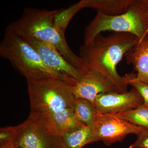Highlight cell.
I'll use <instances>...</instances> for the list:
<instances>
[{
    "instance_id": "1",
    "label": "cell",
    "mask_w": 148,
    "mask_h": 148,
    "mask_svg": "<svg viewBox=\"0 0 148 148\" xmlns=\"http://www.w3.org/2000/svg\"><path fill=\"white\" fill-rule=\"evenodd\" d=\"M27 80L31 107L29 116L57 135L81 125L74 114L76 98L73 86L60 79Z\"/></svg>"
},
{
    "instance_id": "2",
    "label": "cell",
    "mask_w": 148,
    "mask_h": 148,
    "mask_svg": "<svg viewBox=\"0 0 148 148\" xmlns=\"http://www.w3.org/2000/svg\"><path fill=\"white\" fill-rule=\"evenodd\" d=\"M138 42V38L129 33L114 32L107 36L100 34L91 43L80 47L79 56L87 71L100 72L124 92L127 86L117 71V66Z\"/></svg>"
},
{
    "instance_id": "3",
    "label": "cell",
    "mask_w": 148,
    "mask_h": 148,
    "mask_svg": "<svg viewBox=\"0 0 148 148\" xmlns=\"http://www.w3.org/2000/svg\"><path fill=\"white\" fill-rule=\"evenodd\" d=\"M57 10L26 8L18 20L12 22L7 28L24 38H33L53 46L69 62L85 73L84 62L72 51L67 43L65 34L55 25Z\"/></svg>"
},
{
    "instance_id": "4",
    "label": "cell",
    "mask_w": 148,
    "mask_h": 148,
    "mask_svg": "<svg viewBox=\"0 0 148 148\" xmlns=\"http://www.w3.org/2000/svg\"><path fill=\"white\" fill-rule=\"evenodd\" d=\"M0 56L9 61L27 80H61L45 65L36 51L24 38L8 28L0 44Z\"/></svg>"
},
{
    "instance_id": "5",
    "label": "cell",
    "mask_w": 148,
    "mask_h": 148,
    "mask_svg": "<svg viewBox=\"0 0 148 148\" xmlns=\"http://www.w3.org/2000/svg\"><path fill=\"white\" fill-rule=\"evenodd\" d=\"M148 27V14L145 1H136L124 13L106 15L97 12L95 17L85 28L84 44L92 42L101 32L129 33L142 40Z\"/></svg>"
},
{
    "instance_id": "6",
    "label": "cell",
    "mask_w": 148,
    "mask_h": 148,
    "mask_svg": "<svg viewBox=\"0 0 148 148\" xmlns=\"http://www.w3.org/2000/svg\"><path fill=\"white\" fill-rule=\"evenodd\" d=\"M12 146L17 148H60L58 135L30 116L15 126Z\"/></svg>"
},
{
    "instance_id": "7",
    "label": "cell",
    "mask_w": 148,
    "mask_h": 148,
    "mask_svg": "<svg viewBox=\"0 0 148 148\" xmlns=\"http://www.w3.org/2000/svg\"><path fill=\"white\" fill-rule=\"evenodd\" d=\"M147 129L120 118L115 114L97 111L92 132L97 141L107 145L120 142L129 134L139 135Z\"/></svg>"
},
{
    "instance_id": "8",
    "label": "cell",
    "mask_w": 148,
    "mask_h": 148,
    "mask_svg": "<svg viewBox=\"0 0 148 148\" xmlns=\"http://www.w3.org/2000/svg\"><path fill=\"white\" fill-rule=\"evenodd\" d=\"M24 38L36 51L45 65L62 80L73 86L83 76L85 73L72 65L53 46L33 38Z\"/></svg>"
},
{
    "instance_id": "9",
    "label": "cell",
    "mask_w": 148,
    "mask_h": 148,
    "mask_svg": "<svg viewBox=\"0 0 148 148\" xmlns=\"http://www.w3.org/2000/svg\"><path fill=\"white\" fill-rule=\"evenodd\" d=\"M76 99H85L93 103L96 96L102 93L123 92L113 82L103 74L88 70L81 79L72 87Z\"/></svg>"
},
{
    "instance_id": "10",
    "label": "cell",
    "mask_w": 148,
    "mask_h": 148,
    "mask_svg": "<svg viewBox=\"0 0 148 148\" xmlns=\"http://www.w3.org/2000/svg\"><path fill=\"white\" fill-rule=\"evenodd\" d=\"M93 105L101 113L117 114L136 108L144 104L135 88L123 92L102 93L96 96Z\"/></svg>"
},
{
    "instance_id": "11",
    "label": "cell",
    "mask_w": 148,
    "mask_h": 148,
    "mask_svg": "<svg viewBox=\"0 0 148 148\" xmlns=\"http://www.w3.org/2000/svg\"><path fill=\"white\" fill-rule=\"evenodd\" d=\"M124 56L126 63L137 72L136 79L148 85V39L138 42Z\"/></svg>"
},
{
    "instance_id": "12",
    "label": "cell",
    "mask_w": 148,
    "mask_h": 148,
    "mask_svg": "<svg viewBox=\"0 0 148 148\" xmlns=\"http://www.w3.org/2000/svg\"><path fill=\"white\" fill-rule=\"evenodd\" d=\"M58 136L60 148H82L96 142L92 130L82 125L66 130Z\"/></svg>"
},
{
    "instance_id": "13",
    "label": "cell",
    "mask_w": 148,
    "mask_h": 148,
    "mask_svg": "<svg viewBox=\"0 0 148 148\" xmlns=\"http://www.w3.org/2000/svg\"><path fill=\"white\" fill-rule=\"evenodd\" d=\"M136 0H82L83 8L94 9L106 15H119L126 12Z\"/></svg>"
},
{
    "instance_id": "14",
    "label": "cell",
    "mask_w": 148,
    "mask_h": 148,
    "mask_svg": "<svg viewBox=\"0 0 148 148\" xmlns=\"http://www.w3.org/2000/svg\"><path fill=\"white\" fill-rule=\"evenodd\" d=\"M73 112L80 124L88 127L92 131L97 113L93 103L85 99H76Z\"/></svg>"
},
{
    "instance_id": "15",
    "label": "cell",
    "mask_w": 148,
    "mask_h": 148,
    "mask_svg": "<svg viewBox=\"0 0 148 148\" xmlns=\"http://www.w3.org/2000/svg\"><path fill=\"white\" fill-rule=\"evenodd\" d=\"M115 114L132 124L148 129V107L145 104Z\"/></svg>"
},
{
    "instance_id": "16",
    "label": "cell",
    "mask_w": 148,
    "mask_h": 148,
    "mask_svg": "<svg viewBox=\"0 0 148 148\" xmlns=\"http://www.w3.org/2000/svg\"><path fill=\"white\" fill-rule=\"evenodd\" d=\"M83 9L81 2L79 1L65 9L56 11L55 23L57 29L65 34V30L73 16L80 10Z\"/></svg>"
},
{
    "instance_id": "17",
    "label": "cell",
    "mask_w": 148,
    "mask_h": 148,
    "mask_svg": "<svg viewBox=\"0 0 148 148\" xmlns=\"http://www.w3.org/2000/svg\"><path fill=\"white\" fill-rule=\"evenodd\" d=\"M123 77L125 83L135 88L142 96L144 104L148 107V85L136 79V75L133 73H127Z\"/></svg>"
},
{
    "instance_id": "18",
    "label": "cell",
    "mask_w": 148,
    "mask_h": 148,
    "mask_svg": "<svg viewBox=\"0 0 148 148\" xmlns=\"http://www.w3.org/2000/svg\"><path fill=\"white\" fill-rule=\"evenodd\" d=\"M15 126L1 127L0 129V148L12 146Z\"/></svg>"
},
{
    "instance_id": "19",
    "label": "cell",
    "mask_w": 148,
    "mask_h": 148,
    "mask_svg": "<svg viewBox=\"0 0 148 148\" xmlns=\"http://www.w3.org/2000/svg\"><path fill=\"white\" fill-rule=\"evenodd\" d=\"M138 136L137 140L129 148H148V129L145 130Z\"/></svg>"
},
{
    "instance_id": "20",
    "label": "cell",
    "mask_w": 148,
    "mask_h": 148,
    "mask_svg": "<svg viewBox=\"0 0 148 148\" xmlns=\"http://www.w3.org/2000/svg\"><path fill=\"white\" fill-rule=\"evenodd\" d=\"M145 2L146 3V6H147V13L148 14V1H145ZM148 34V27L147 28V30H146V31L145 32V34H144V36H143V38H142V40H141V41L140 42H142V41L143 40H144L145 39V38L146 37H147V35Z\"/></svg>"
},
{
    "instance_id": "21",
    "label": "cell",
    "mask_w": 148,
    "mask_h": 148,
    "mask_svg": "<svg viewBox=\"0 0 148 148\" xmlns=\"http://www.w3.org/2000/svg\"><path fill=\"white\" fill-rule=\"evenodd\" d=\"M11 147H1L0 148H11Z\"/></svg>"
},
{
    "instance_id": "22",
    "label": "cell",
    "mask_w": 148,
    "mask_h": 148,
    "mask_svg": "<svg viewBox=\"0 0 148 148\" xmlns=\"http://www.w3.org/2000/svg\"><path fill=\"white\" fill-rule=\"evenodd\" d=\"M11 148H17L16 147H14V146H12L11 147Z\"/></svg>"
}]
</instances>
